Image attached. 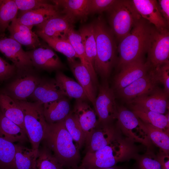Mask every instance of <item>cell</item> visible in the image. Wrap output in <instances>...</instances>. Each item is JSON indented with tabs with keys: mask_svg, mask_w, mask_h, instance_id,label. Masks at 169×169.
Listing matches in <instances>:
<instances>
[{
	"mask_svg": "<svg viewBox=\"0 0 169 169\" xmlns=\"http://www.w3.org/2000/svg\"><path fill=\"white\" fill-rule=\"evenodd\" d=\"M43 141L64 169H75L79 166L81 160L79 149L75 145L64 121L48 124Z\"/></svg>",
	"mask_w": 169,
	"mask_h": 169,
	"instance_id": "cell-1",
	"label": "cell"
},
{
	"mask_svg": "<svg viewBox=\"0 0 169 169\" xmlns=\"http://www.w3.org/2000/svg\"><path fill=\"white\" fill-rule=\"evenodd\" d=\"M131 142L119 137L100 150L86 152L80 166L86 168H109L119 162L134 158L136 154Z\"/></svg>",
	"mask_w": 169,
	"mask_h": 169,
	"instance_id": "cell-2",
	"label": "cell"
},
{
	"mask_svg": "<svg viewBox=\"0 0 169 169\" xmlns=\"http://www.w3.org/2000/svg\"><path fill=\"white\" fill-rule=\"evenodd\" d=\"M92 23L96 48L94 68L96 74L106 78L110 75L115 60L116 46L114 35L100 17Z\"/></svg>",
	"mask_w": 169,
	"mask_h": 169,
	"instance_id": "cell-3",
	"label": "cell"
},
{
	"mask_svg": "<svg viewBox=\"0 0 169 169\" xmlns=\"http://www.w3.org/2000/svg\"><path fill=\"white\" fill-rule=\"evenodd\" d=\"M151 28L143 19L135 24L130 33L120 41L118 67L142 59L147 51Z\"/></svg>",
	"mask_w": 169,
	"mask_h": 169,
	"instance_id": "cell-4",
	"label": "cell"
},
{
	"mask_svg": "<svg viewBox=\"0 0 169 169\" xmlns=\"http://www.w3.org/2000/svg\"><path fill=\"white\" fill-rule=\"evenodd\" d=\"M17 101L23 112L24 127L32 148L38 152L40 144L44 138L48 125L44 115L42 105L37 102Z\"/></svg>",
	"mask_w": 169,
	"mask_h": 169,
	"instance_id": "cell-5",
	"label": "cell"
},
{
	"mask_svg": "<svg viewBox=\"0 0 169 169\" xmlns=\"http://www.w3.org/2000/svg\"><path fill=\"white\" fill-rule=\"evenodd\" d=\"M108 12L111 30L119 41L130 33L141 17L132 0H117Z\"/></svg>",
	"mask_w": 169,
	"mask_h": 169,
	"instance_id": "cell-6",
	"label": "cell"
},
{
	"mask_svg": "<svg viewBox=\"0 0 169 169\" xmlns=\"http://www.w3.org/2000/svg\"><path fill=\"white\" fill-rule=\"evenodd\" d=\"M149 61L155 69L169 62V33L167 28H151L148 47Z\"/></svg>",
	"mask_w": 169,
	"mask_h": 169,
	"instance_id": "cell-7",
	"label": "cell"
},
{
	"mask_svg": "<svg viewBox=\"0 0 169 169\" xmlns=\"http://www.w3.org/2000/svg\"><path fill=\"white\" fill-rule=\"evenodd\" d=\"M117 127L132 142L149 146L150 140L141 128L140 119L131 111L123 107H118Z\"/></svg>",
	"mask_w": 169,
	"mask_h": 169,
	"instance_id": "cell-8",
	"label": "cell"
},
{
	"mask_svg": "<svg viewBox=\"0 0 169 169\" xmlns=\"http://www.w3.org/2000/svg\"><path fill=\"white\" fill-rule=\"evenodd\" d=\"M93 106L98 118V124H111L116 119L118 106L115 102L114 91L107 84L105 83L100 86L98 95Z\"/></svg>",
	"mask_w": 169,
	"mask_h": 169,
	"instance_id": "cell-9",
	"label": "cell"
},
{
	"mask_svg": "<svg viewBox=\"0 0 169 169\" xmlns=\"http://www.w3.org/2000/svg\"><path fill=\"white\" fill-rule=\"evenodd\" d=\"M159 82L156 72L152 68L145 75L117 92L120 97L128 102L152 92L158 87Z\"/></svg>",
	"mask_w": 169,
	"mask_h": 169,
	"instance_id": "cell-10",
	"label": "cell"
},
{
	"mask_svg": "<svg viewBox=\"0 0 169 169\" xmlns=\"http://www.w3.org/2000/svg\"><path fill=\"white\" fill-rule=\"evenodd\" d=\"M37 47L26 51L33 66L40 69L52 71L62 69L64 66L53 49L45 42Z\"/></svg>",
	"mask_w": 169,
	"mask_h": 169,
	"instance_id": "cell-11",
	"label": "cell"
},
{
	"mask_svg": "<svg viewBox=\"0 0 169 169\" xmlns=\"http://www.w3.org/2000/svg\"><path fill=\"white\" fill-rule=\"evenodd\" d=\"M75 22L70 16L60 12L45 22L36 26L35 32L51 38L68 39V33L74 28Z\"/></svg>",
	"mask_w": 169,
	"mask_h": 169,
	"instance_id": "cell-12",
	"label": "cell"
},
{
	"mask_svg": "<svg viewBox=\"0 0 169 169\" xmlns=\"http://www.w3.org/2000/svg\"><path fill=\"white\" fill-rule=\"evenodd\" d=\"M0 52L10 60L19 71L28 70L33 66L21 45L11 38L0 36Z\"/></svg>",
	"mask_w": 169,
	"mask_h": 169,
	"instance_id": "cell-13",
	"label": "cell"
},
{
	"mask_svg": "<svg viewBox=\"0 0 169 169\" xmlns=\"http://www.w3.org/2000/svg\"><path fill=\"white\" fill-rule=\"evenodd\" d=\"M149 62L142 59L129 63L121 68L120 72L115 76L114 87L117 91L124 88L145 75L151 67Z\"/></svg>",
	"mask_w": 169,
	"mask_h": 169,
	"instance_id": "cell-14",
	"label": "cell"
},
{
	"mask_svg": "<svg viewBox=\"0 0 169 169\" xmlns=\"http://www.w3.org/2000/svg\"><path fill=\"white\" fill-rule=\"evenodd\" d=\"M72 111L84 132L86 147L90 141L93 130L98 124L96 113L86 100H76Z\"/></svg>",
	"mask_w": 169,
	"mask_h": 169,
	"instance_id": "cell-15",
	"label": "cell"
},
{
	"mask_svg": "<svg viewBox=\"0 0 169 169\" xmlns=\"http://www.w3.org/2000/svg\"><path fill=\"white\" fill-rule=\"evenodd\" d=\"M168 96L163 90L157 87L151 93L136 97L127 103L164 114L169 110Z\"/></svg>",
	"mask_w": 169,
	"mask_h": 169,
	"instance_id": "cell-16",
	"label": "cell"
},
{
	"mask_svg": "<svg viewBox=\"0 0 169 169\" xmlns=\"http://www.w3.org/2000/svg\"><path fill=\"white\" fill-rule=\"evenodd\" d=\"M119 131L112 123H98L93 130L88 145L85 147L86 153L95 151L109 144L120 137Z\"/></svg>",
	"mask_w": 169,
	"mask_h": 169,
	"instance_id": "cell-17",
	"label": "cell"
},
{
	"mask_svg": "<svg viewBox=\"0 0 169 169\" xmlns=\"http://www.w3.org/2000/svg\"><path fill=\"white\" fill-rule=\"evenodd\" d=\"M132 2L141 17L153 24L156 29L167 28L168 24L160 12L156 0H133Z\"/></svg>",
	"mask_w": 169,
	"mask_h": 169,
	"instance_id": "cell-18",
	"label": "cell"
},
{
	"mask_svg": "<svg viewBox=\"0 0 169 169\" xmlns=\"http://www.w3.org/2000/svg\"><path fill=\"white\" fill-rule=\"evenodd\" d=\"M40 80L31 74L22 75L11 82L8 90L9 96L18 101L25 100L31 96Z\"/></svg>",
	"mask_w": 169,
	"mask_h": 169,
	"instance_id": "cell-19",
	"label": "cell"
},
{
	"mask_svg": "<svg viewBox=\"0 0 169 169\" xmlns=\"http://www.w3.org/2000/svg\"><path fill=\"white\" fill-rule=\"evenodd\" d=\"M16 18L12 21L8 28L9 38L28 49H33L38 47L41 42L35 32L32 31V28L20 23Z\"/></svg>",
	"mask_w": 169,
	"mask_h": 169,
	"instance_id": "cell-20",
	"label": "cell"
},
{
	"mask_svg": "<svg viewBox=\"0 0 169 169\" xmlns=\"http://www.w3.org/2000/svg\"><path fill=\"white\" fill-rule=\"evenodd\" d=\"M60 12L58 7L53 3L45 8L25 12L20 11L16 19L20 23L32 28L34 26L43 23Z\"/></svg>",
	"mask_w": 169,
	"mask_h": 169,
	"instance_id": "cell-21",
	"label": "cell"
},
{
	"mask_svg": "<svg viewBox=\"0 0 169 169\" xmlns=\"http://www.w3.org/2000/svg\"><path fill=\"white\" fill-rule=\"evenodd\" d=\"M31 96L43 105L66 96L55 79H49L40 81Z\"/></svg>",
	"mask_w": 169,
	"mask_h": 169,
	"instance_id": "cell-22",
	"label": "cell"
},
{
	"mask_svg": "<svg viewBox=\"0 0 169 169\" xmlns=\"http://www.w3.org/2000/svg\"><path fill=\"white\" fill-rule=\"evenodd\" d=\"M68 62L77 82L83 89L88 100L94 105L96 98V86L89 72L80 61L74 59Z\"/></svg>",
	"mask_w": 169,
	"mask_h": 169,
	"instance_id": "cell-23",
	"label": "cell"
},
{
	"mask_svg": "<svg viewBox=\"0 0 169 169\" xmlns=\"http://www.w3.org/2000/svg\"><path fill=\"white\" fill-rule=\"evenodd\" d=\"M60 12L69 15L75 21H85L89 14L90 0H54L51 1Z\"/></svg>",
	"mask_w": 169,
	"mask_h": 169,
	"instance_id": "cell-24",
	"label": "cell"
},
{
	"mask_svg": "<svg viewBox=\"0 0 169 169\" xmlns=\"http://www.w3.org/2000/svg\"><path fill=\"white\" fill-rule=\"evenodd\" d=\"M42 107L45 119L49 124L64 121L71 112L69 103L65 97L45 104Z\"/></svg>",
	"mask_w": 169,
	"mask_h": 169,
	"instance_id": "cell-25",
	"label": "cell"
},
{
	"mask_svg": "<svg viewBox=\"0 0 169 169\" xmlns=\"http://www.w3.org/2000/svg\"><path fill=\"white\" fill-rule=\"evenodd\" d=\"M0 110L5 116L18 125L26 133L23 112L17 100L5 93L0 94Z\"/></svg>",
	"mask_w": 169,
	"mask_h": 169,
	"instance_id": "cell-26",
	"label": "cell"
},
{
	"mask_svg": "<svg viewBox=\"0 0 169 169\" xmlns=\"http://www.w3.org/2000/svg\"><path fill=\"white\" fill-rule=\"evenodd\" d=\"M129 105L131 111L142 121L169 132V111L164 115L135 105Z\"/></svg>",
	"mask_w": 169,
	"mask_h": 169,
	"instance_id": "cell-27",
	"label": "cell"
},
{
	"mask_svg": "<svg viewBox=\"0 0 169 169\" xmlns=\"http://www.w3.org/2000/svg\"><path fill=\"white\" fill-rule=\"evenodd\" d=\"M67 39L72 45L77 58L79 59L81 63L86 68L94 84L96 85L97 83V74L94 67L90 64L87 59L80 33L79 31H76L73 28L69 32Z\"/></svg>",
	"mask_w": 169,
	"mask_h": 169,
	"instance_id": "cell-28",
	"label": "cell"
},
{
	"mask_svg": "<svg viewBox=\"0 0 169 169\" xmlns=\"http://www.w3.org/2000/svg\"><path fill=\"white\" fill-rule=\"evenodd\" d=\"M0 136L13 143L16 142L22 143L28 140L25 132L5 116L0 110Z\"/></svg>",
	"mask_w": 169,
	"mask_h": 169,
	"instance_id": "cell-29",
	"label": "cell"
},
{
	"mask_svg": "<svg viewBox=\"0 0 169 169\" xmlns=\"http://www.w3.org/2000/svg\"><path fill=\"white\" fill-rule=\"evenodd\" d=\"M55 80L66 96L76 100H88L82 87L73 79L60 71L56 73Z\"/></svg>",
	"mask_w": 169,
	"mask_h": 169,
	"instance_id": "cell-30",
	"label": "cell"
},
{
	"mask_svg": "<svg viewBox=\"0 0 169 169\" xmlns=\"http://www.w3.org/2000/svg\"><path fill=\"white\" fill-rule=\"evenodd\" d=\"M140 123L150 140L159 147L161 151L169 155V132L143 122L140 120Z\"/></svg>",
	"mask_w": 169,
	"mask_h": 169,
	"instance_id": "cell-31",
	"label": "cell"
},
{
	"mask_svg": "<svg viewBox=\"0 0 169 169\" xmlns=\"http://www.w3.org/2000/svg\"><path fill=\"white\" fill-rule=\"evenodd\" d=\"M78 31L82 38L87 59L94 67L96 56V48L93 23L83 26Z\"/></svg>",
	"mask_w": 169,
	"mask_h": 169,
	"instance_id": "cell-32",
	"label": "cell"
},
{
	"mask_svg": "<svg viewBox=\"0 0 169 169\" xmlns=\"http://www.w3.org/2000/svg\"><path fill=\"white\" fill-rule=\"evenodd\" d=\"M15 160L17 169H34L38 152L20 144L15 145Z\"/></svg>",
	"mask_w": 169,
	"mask_h": 169,
	"instance_id": "cell-33",
	"label": "cell"
},
{
	"mask_svg": "<svg viewBox=\"0 0 169 169\" xmlns=\"http://www.w3.org/2000/svg\"><path fill=\"white\" fill-rule=\"evenodd\" d=\"M38 36L50 47L53 49L65 55L68 61L77 58L76 53L68 39L51 38L46 35L35 32Z\"/></svg>",
	"mask_w": 169,
	"mask_h": 169,
	"instance_id": "cell-34",
	"label": "cell"
},
{
	"mask_svg": "<svg viewBox=\"0 0 169 169\" xmlns=\"http://www.w3.org/2000/svg\"><path fill=\"white\" fill-rule=\"evenodd\" d=\"M18 11L14 0H0V32L4 34L12 21L17 18Z\"/></svg>",
	"mask_w": 169,
	"mask_h": 169,
	"instance_id": "cell-35",
	"label": "cell"
},
{
	"mask_svg": "<svg viewBox=\"0 0 169 169\" xmlns=\"http://www.w3.org/2000/svg\"><path fill=\"white\" fill-rule=\"evenodd\" d=\"M15 151V145L0 136V169H17Z\"/></svg>",
	"mask_w": 169,
	"mask_h": 169,
	"instance_id": "cell-36",
	"label": "cell"
},
{
	"mask_svg": "<svg viewBox=\"0 0 169 169\" xmlns=\"http://www.w3.org/2000/svg\"><path fill=\"white\" fill-rule=\"evenodd\" d=\"M65 127L79 149L85 144L84 132L78 120L72 111L64 120Z\"/></svg>",
	"mask_w": 169,
	"mask_h": 169,
	"instance_id": "cell-37",
	"label": "cell"
},
{
	"mask_svg": "<svg viewBox=\"0 0 169 169\" xmlns=\"http://www.w3.org/2000/svg\"><path fill=\"white\" fill-rule=\"evenodd\" d=\"M34 169H64L45 145L38 150Z\"/></svg>",
	"mask_w": 169,
	"mask_h": 169,
	"instance_id": "cell-38",
	"label": "cell"
},
{
	"mask_svg": "<svg viewBox=\"0 0 169 169\" xmlns=\"http://www.w3.org/2000/svg\"><path fill=\"white\" fill-rule=\"evenodd\" d=\"M137 161L138 169H161L157 156L151 152L134 157Z\"/></svg>",
	"mask_w": 169,
	"mask_h": 169,
	"instance_id": "cell-39",
	"label": "cell"
},
{
	"mask_svg": "<svg viewBox=\"0 0 169 169\" xmlns=\"http://www.w3.org/2000/svg\"><path fill=\"white\" fill-rule=\"evenodd\" d=\"M14 1L20 12H25L45 8L53 3L44 0H14Z\"/></svg>",
	"mask_w": 169,
	"mask_h": 169,
	"instance_id": "cell-40",
	"label": "cell"
},
{
	"mask_svg": "<svg viewBox=\"0 0 169 169\" xmlns=\"http://www.w3.org/2000/svg\"><path fill=\"white\" fill-rule=\"evenodd\" d=\"M117 0H90L89 12L90 14L100 13L109 11Z\"/></svg>",
	"mask_w": 169,
	"mask_h": 169,
	"instance_id": "cell-41",
	"label": "cell"
},
{
	"mask_svg": "<svg viewBox=\"0 0 169 169\" xmlns=\"http://www.w3.org/2000/svg\"><path fill=\"white\" fill-rule=\"evenodd\" d=\"M154 69L157 75L159 82L164 86V91L169 94V62Z\"/></svg>",
	"mask_w": 169,
	"mask_h": 169,
	"instance_id": "cell-42",
	"label": "cell"
},
{
	"mask_svg": "<svg viewBox=\"0 0 169 169\" xmlns=\"http://www.w3.org/2000/svg\"><path fill=\"white\" fill-rule=\"evenodd\" d=\"M16 68L0 56V81H3L10 78L14 73Z\"/></svg>",
	"mask_w": 169,
	"mask_h": 169,
	"instance_id": "cell-43",
	"label": "cell"
},
{
	"mask_svg": "<svg viewBox=\"0 0 169 169\" xmlns=\"http://www.w3.org/2000/svg\"><path fill=\"white\" fill-rule=\"evenodd\" d=\"M160 12L168 24L169 23V0H159L157 1Z\"/></svg>",
	"mask_w": 169,
	"mask_h": 169,
	"instance_id": "cell-44",
	"label": "cell"
},
{
	"mask_svg": "<svg viewBox=\"0 0 169 169\" xmlns=\"http://www.w3.org/2000/svg\"><path fill=\"white\" fill-rule=\"evenodd\" d=\"M157 157L161 166V169H169V155L160 151Z\"/></svg>",
	"mask_w": 169,
	"mask_h": 169,
	"instance_id": "cell-45",
	"label": "cell"
},
{
	"mask_svg": "<svg viewBox=\"0 0 169 169\" xmlns=\"http://www.w3.org/2000/svg\"><path fill=\"white\" fill-rule=\"evenodd\" d=\"M75 169H119L118 167L115 166L113 167L107 168H86L82 167L81 166H79L77 168Z\"/></svg>",
	"mask_w": 169,
	"mask_h": 169,
	"instance_id": "cell-46",
	"label": "cell"
},
{
	"mask_svg": "<svg viewBox=\"0 0 169 169\" xmlns=\"http://www.w3.org/2000/svg\"><path fill=\"white\" fill-rule=\"evenodd\" d=\"M4 35V34H3L0 32V36Z\"/></svg>",
	"mask_w": 169,
	"mask_h": 169,
	"instance_id": "cell-47",
	"label": "cell"
}]
</instances>
